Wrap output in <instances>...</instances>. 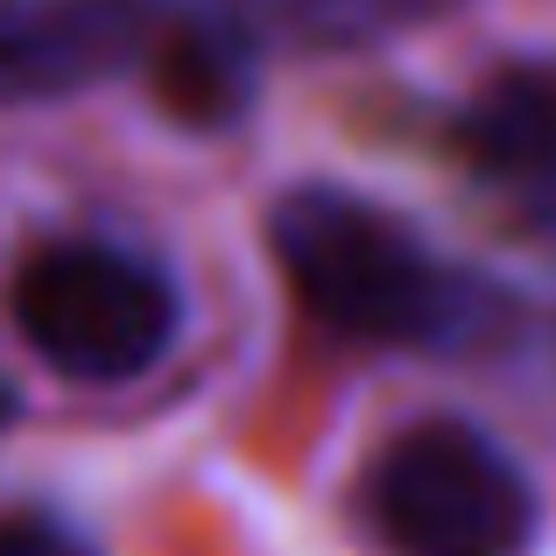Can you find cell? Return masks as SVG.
I'll list each match as a JSON object with an SVG mask.
<instances>
[{
    "label": "cell",
    "instance_id": "6da1fadb",
    "mask_svg": "<svg viewBox=\"0 0 556 556\" xmlns=\"http://www.w3.org/2000/svg\"><path fill=\"white\" fill-rule=\"evenodd\" d=\"M268 247L296 303L339 339L451 345L472 325V282L437 261L394 212L331 184H303L268 212Z\"/></svg>",
    "mask_w": 556,
    "mask_h": 556
},
{
    "label": "cell",
    "instance_id": "7a4b0ae2",
    "mask_svg": "<svg viewBox=\"0 0 556 556\" xmlns=\"http://www.w3.org/2000/svg\"><path fill=\"white\" fill-rule=\"evenodd\" d=\"M359 507L388 556H529L543 535L529 472L458 416L394 437L359 486Z\"/></svg>",
    "mask_w": 556,
    "mask_h": 556
},
{
    "label": "cell",
    "instance_id": "3957f363",
    "mask_svg": "<svg viewBox=\"0 0 556 556\" xmlns=\"http://www.w3.org/2000/svg\"><path fill=\"white\" fill-rule=\"evenodd\" d=\"M14 325L50 374L113 388L149 374L177 339V282L113 240H56L14 268Z\"/></svg>",
    "mask_w": 556,
    "mask_h": 556
},
{
    "label": "cell",
    "instance_id": "277c9868",
    "mask_svg": "<svg viewBox=\"0 0 556 556\" xmlns=\"http://www.w3.org/2000/svg\"><path fill=\"white\" fill-rule=\"evenodd\" d=\"M163 0H0V106L71 99L149 64Z\"/></svg>",
    "mask_w": 556,
    "mask_h": 556
},
{
    "label": "cell",
    "instance_id": "5b68a950",
    "mask_svg": "<svg viewBox=\"0 0 556 556\" xmlns=\"http://www.w3.org/2000/svg\"><path fill=\"white\" fill-rule=\"evenodd\" d=\"M163 92V106L190 127H218L240 121L247 92H254V36L232 22L226 8H190V14H163L155 50L141 64Z\"/></svg>",
    "mask_w": 556,
    "mask_h": 556
},
{
    "label": "cell",
    "instance_id": "8992f818",
    "mask_svg": "<svg viewBox=\"0 0 556 556\" xmlns=\"http://www.w3.org/2000/svg\"><path fill=\"white\" fill-rule=\"evenodd\" d=\"M465 155L493 177H556V56L507 64L465 106Z\"/></svg>",
    "mask_w": 556,
    "mask_h": 556
},
{
    "label": "cell",
    "instance_id": "52a82bcc",
    "mask_svg": "<svg viewBox=\"0 0 556 556\" xmlns=\"http://www.w3.org/2000/svg\"><path fill=\"white\" fill-rule=\"evenodd\" d=\"M247 36H289V42H374V36H394V28H416V22H437L451 14L458 0H218Z\"/></svg>",
    "mask_w": 556,
    "mask_h": 556
},
{
    "label": "cell",
    "instance_id": "ba28073f",
    "mask_svg": "<svg viewBox=\"0 0 556 556\" xmlns=\"http://www.w3.org/2000/svg\"><path fill=\"white\" fill-rule=\"evenodd\" d=\"M0 556H92V549L50 515H8L0 521Z\"/></svg>",
    "mask_w": 556,
    "mask_h": 556
},
{
    "label": "cell",
    "instance_id": "9c48e42d",
    "mask_svg": "<svg viewBox=\"0 0 556 556\" xmlns=\"http://www.w3.org/2000/svg\"><path fill=\"white\" fill-rule=\"evenodd\" d=\"M8 408H14V402H8V388H0V422H8Z\"/></svg>",
    "mask_w": 556,
    "mask_h": 556
}]
</instances>
